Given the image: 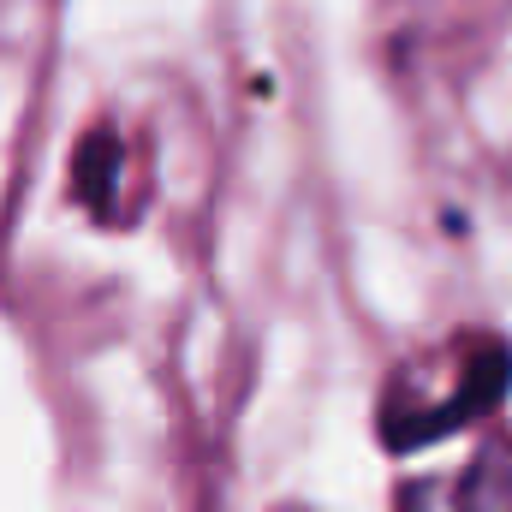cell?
<instances>
[{
    "instance_id": "3957f363",
    "label": "cell",
    "mask_w": 512,
    "mask_h": 512,
    "mask_svg": "<svg viewBox=\"0 0 512 512\" xmlns=\"http://www.w3.org/2000/svg\"><path fill=\"white\" fill-rule=\"evenodd\" d=\"M453 512H512V447L507 441L471 453V465L459 477V495H453Z\"/></svg>"
},
{
    "instance_id": "6da1fadb",
    "label": "cell",
    "mask_w": 512,
    "mask_h": 512,
    "mask_svg": "<svg viewBox=\"0 0 512 512\" xmlns=\"http://www.w3.org/2000/svg\"><path fill=\"white\" fill-rule=\"evenodd\" d=\"M512 387V352L501 334H453L417 358H405L382 387L376 429L387 453L435 447L441 435L471 429L489 417Z\"/></svg>"
},
{
    "instance_id": "277c9868",
    "label": "cell",
    "mask_w": 512,
    "mask_h": 512,
    "mask_svg": "<svg viewBox=\"0 0 512 512\" xmlns=\"http://www.w3.org/2000/svg\"><path fill=\"white\" fill-rule=\"evenodd\" d=\"M393 512H429V489H405V495H399V507Z\"/></svg>"
},
{
    "instance_id": "7a4b0ae2",
    "label": "cell",
    "mask_w": 512,
    "mask_h": 512,
    "mask_svg": "<svg viewBox=\"0 0 512 512\" xmlns=\"http://www.w3.org/2000/svg\"><path fill=\"white\" fill-rule=\"evenodd\" d=\"M120 173H126V161H120V137H114V126H96L84 143H78V167H72V191H78V203H84L90 215H114Z\"/></svg>"
}]
</instances>
